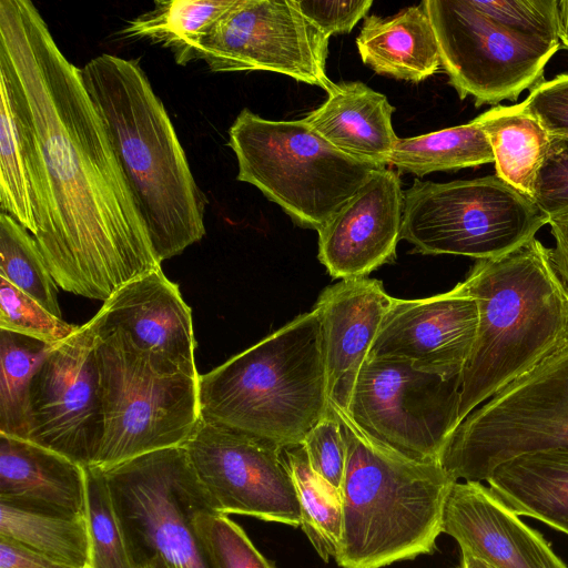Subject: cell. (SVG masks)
Instances as JSON below:
<instances>
[{
	"mask_svg": "<svg viewBox=\"0 0 568 568\" xmlns=\"http://www.w3.org/2000/svg\"><path fill=\"white\" fill-rule=\"evenodd\" d=\"M184 447L212 511L301 526L284 447L202 420Z\"/></svg>",
	"mask_w": 568,
	"mask_h": 568,
	"instance_id": "5bb4252c",
	"label": "cell"
},
{
	"mask_svg": "<svg viewBox=\"0 0 568 568\" xmlns=\"http://www.w3.org/2000/svg\"><path fill=\"white\" fill-rule=\"evenodd\" d=\"M85 517L91 541L92 568H135L126 534L104 471L85 467Z\"/></svg>",
	"mask_w": 568,
	"mask_h": 568,
	"instance_id": "d6a6232c",
	"label": "cell"
},
{
	"mask_svg": "<svg viewBox=\"0 0 568 568\" xmlns=\"http://www.w3.org/2000/svg\"><path fill=\"white\" fill-rule=\"evenodd\" d=\"M89 324L97 337H120L162 371L200 375L191 308L162 268L122 285Z\"/></svg>",
	"mask_w": 568,
	"mask_h": 568,
	"instance_id": "2e32d148",
	"label": "cell"
},
{
	"mask_svg": "<svg viewBox=\"0 0 568 568\" xmlns=\"http://www.w3.org/2000/svg\"><path fill=\"white\" fill-rule=\"evenodd\" d=\"M103 432L95 335L87 322L54 345L34 373L27 439L90 466Z\"/></svg>",
	"mask_w": 568,
	"mask_h": 568,
	"instance_id": "9a60e30c",
	"label": "cell"
},
{
	"mask_svg": "<svg viewBox=\"0 0 568 568\" xmlns=\"http://www.w3.org/2000/svg\"><path fill=\"white\" fill-rule=\"evenodd\" d=\"M235 0H158L128 21L124 38L146 40L169 49L178 64L199 60L201 42Z\"/></svg>",
	"mask_w": 568,
	"mask_h": 568,
	"instance_id": "4316f807",
	"label": "cell"
},
{
	"mask_svg": "<svg viewBox=\"0 0 568 568\" xmlns=\"http://www.w3.org/2000/svg\"><path fill=\"white\" fill-rule=\"evenodd\" d=\"M555 246L550 248L551 261L568 287V214L549 220Z\"/></svg>",
	"mask_w": 568,
	"mask_h": 568,
	"instance_id": "b9f144b4",
	"label": "cell"
},
{
	"mask_svg": "<svg viewBox=\"0 0 568 568\" xmlns=\"http://www.w3.org/2000/svg\"><path fill=\"white\" fill-rule=\"evenodd\" d=\"M303 446L312 469L341 491L346 446L339 420L331 404L327 414L306 435Z\"/></svg>",
	"mask_w": 568,
	"mask_h": 568,
	"instance_id": "8d00e7d4",
	"label": "cell"
},
{
	"mask_svg": "<svg viewBox=\"0 0 568 568\" xmlns=\"http://www.w3.org/2000/svg\"><path fill=\"white\" fill-rule=\"evenodd\" d=\"M549 219L497 175L446 183L416 179L404 191L400 240L422 254L488 260L535 237Z\"/></svg>",
	"mask_w": 568,
	"mask_h": 568,
	"instance_id": "9c48e42d",
	"label": "cell"
},
{
	"mask_svg": "<svg viewBox=\"0 0 568 568\" xmlns=\"http://www.w3.org/2000/svg\"><path fill=\"white\" fill-rule=\"evenodd\" d=\"M393 300L381 281L368 277L341 280L320 294L314 308L322 323L333 408L347 412L358 373Z\"/></svg>",
	"mask_w": 568,
	"mask_h": 568,
	"instance_id": "ffe728a7",
	"label": "cell"
},
{
	"mask_svg": "<svg viewBox=\"0 0 568 568\" xmlns=\"http://www.w3.org/2000/svg\"><path fill=\"white\" fill-rule=\"evenodd\" d=\"M135 568H169L165 562L159 557L154 556L150 559L135 565Z\"/></svg>",
	"mask_w": 568,
	"mask_h": 568,
	"instance_id": "f6af8a7d",
	"label": "cell"
},
{
	"mask_svg": "<svg viewBox=\"0 0 568 568\" xmlns=\"http://www.w3.org/2000/svg\"><path fill=\"white\" fill-rule=\"evenodd\" d=\"M478 324L477 304L463 283L429 297H394L368 358L409 362L445 378L460 377Z\"/></svg>",
	"mask_w": 568,
	"mask_h": 568,
	"instance_id": "e0dca14e",
	"label": "cell"
},
{
	"mask_svg": "<svg viewBox=\"0 0 568 568\" xmlns=\"http://www.w3.org/2000/svg\"><path fill=\"white\" fill-rule=\"evenodd\" d=\"M404 212L398 173L372 171L366 182L318 231V260L334 278L366 277L396 258Z\"/></svg>",
	"mask_w": 568,
	"mask_h": 568,
	"instance_id": "ac0fdd59",
	"label": "cell"
},
{
	"mask_svg": "<svg viewBox=\"0 0 568 568\" xmlns=\"http://www.w3.org/2000/svg\"><path fill=\"white\" fill-rule=\"evenodd\" d=\"M356 47L364 64L398 80L420 82L442 68L435 31L422 2L388 18L366 17Z\"/></svg>",
	"mask_w": 568,
	"mask_h": 568,
	"instance_id": "603a6c76",
	"label": "cell"
},
{
	"mask_svg": "<svg viewBox=\"0 0 568 568\" xmlns=\"http://www.w3.org/2000/svg\"><path fill=\"white\" fill-rule=\"evenodd\" d=\"M394 111L386 95L365 83L342 82L303 120L338 151L383 169L389 166L398 140L392 124Z\"/></svg>",
	"mask_w": 568,
	"mask_h": 568,
	"instance_id": "7402d4cb",
	"label": "cell"
},
{
	"mask_svg": "<svg viewBox=\"0 0 568 568\" xmlns=\"http://www.w3.org/2000/svg\"><path fill=\"white\" fill-rule=\"evenodd\" d=\"M333 409L346 446L338 566L383 568L432 554L457 480L442 464L414 462L374 444Z\"/></svg>",
	"mask_w": 568,
	"mask_h": 568,
	"instance_id": "5b68a950",
	"label": "cell"
},
{
	"mask_svg": "<svg viewBox=\"0 0 568 568\" xmlns=\"http://www.w3.org/2000/svg\"><path fill=\"white\" fill-rule=\"evenodd\" d=\"M193 528L209 568H275L227 515L201 508Z\"/></svg>",
	"mask_w": 568,
	"mask_h": 568,
	"instance_id": "836d02e7",
	"label": "cell"
},
{
	"mask_svg": "<svg viewBox=\"0 0 568 568\" xmlns=\"http://www.w3.org/2000/svg\"><path fill=\"white\" fill-rule=\"evenodd\" d=\"M462 283L476 301L478 324L460 375L459 424L568 342V287L550 248L536 237L501 256L477 260Z\"/></svg>",
	"mask_w": 568,
	"mask_h": 568,
	"instance_id": "3957f363",
	"label": "cell"
},
{
	"mask_svg": "<svg viewBox=\"0 0 568 568\" xmlns=\"http://www.w3.org/2000/svg\"><path fill=\"white\" fill-rule=\"evenodd\" d=\"M559 39L568 49V0L559 1Z\"/></svg>",
	"mask_w": 568,
	"mask_h": 568,
	"instance_id": "7bdbcfd3",
	"label": "cell"
},
{
	"mask_svg": "<svg viewBox=\"0 0 568 568\" xmlns=\"http://www.w3.org/2000/svg\"><path fill=\"white\" fill-rule=\"evenodd\" d=\"M531 201L549 219L568 214V138L551 135L540 165Z\"/></svg>",
	"mask_w": 568,
	"mask_h": 568,
	"instance_id": "74e56055",
	"label": "cell"
},
{
	"mask_svg": "<svg viewBox=\"0 0 568 568\" xmlns=\"http://www.w3.org/2000/svg\"><path fill=\"white\" fill-rule=\"evenodd\" d=\"M497 27L526 41L560 45L558 0H469Z\"/></svg>",
	"mask_w": 568,
	"mask_h": 568,
	"instance_id": "e575fe53",
	"label": "cell"
},
{
	"mask_svg": "<svg viewBox=\"0 0 568 568\" xmlns=\"http://www.w3.org/2000/svg\"><path fill=\"white\" fill-rule=\"evenodd\" d=\"M301 507V527L324 561L336 558L343 529L341 491L311 467L303 445L284 447Z\"/></svg>",
	"mask_w": 568,
	"mask_h": 568,
	"instance_id": "f546056e",
	"label": "cell"
},
{
	"mask_svg": "<svg viewBox=\"0 0 568 568\" xmlns=\"http://www.w3.org/2000/svg\"><path fill=\"white\" fill-rule=\"evenodd\" d=\"M459 568H491L483 560L474 557L473 555L462 551V559Z\"/></svg>",
	"mask_w": 568,
	"mask_h": 568,
	"instance_id": "ee69618b",
	"label": "cell"
},
{
	"mask_svg": "<svg viewBox=\"0 0 568 568\" xmlns=\"http://www.w3.org/2000/svg\"><path fill=\"white\" fill-rule=\"evenodd\" d=\"M0 568H74L0 537Z\"/></svg>",
	"mask_w": 568,
	"mask_h": 568,
	"instance_id": "60d3db41",
	"label": "cell"
},
{
	"mask_svg": "<svg viewBox=\"0 0 568 568\" xmlns=\"http://www.w3.org/2000/svg\"><path fill=\"white\" fill-rule=\"evenodd\" d=\"M236 180L252 184L304 229L320 231L366 182L372 164L338 151L303 119L243 109L229 129Z\"/></svg>",
	"mask_w": 568,
	"mask_h": 568,
	"instance_id": "8992f818",
	"label": "cell"
},
{
	"mask_svg": "<svg viewBox=\"0 0 568 568\" xmlns=\"http://www.w3.org/2000/svg\"><path fill=\"white\" fill-rule=\"evenodd\" d=\"M85 90L162 263L205 235V196L171 119L134 60L102 53L81 68Z\"/></svg>",
	"mask_w": 568,
	"mask_h": 568,
	"instance_id": "7a4b0ae2",
	"label": "cell"
},
{
	"mask_svg": "<svg viewBox=\"0 0 568 568\" xmlns=\"http://www.w3.org/2000/svg\"><path fill=\"white\" fill-rule=\"evenodd\" d=\"M327 54L328 38L292 0H235L204 37L199 60L212 72H275L328 94L336 83Z\"/></svg>",
	"mask_w": 568,
	"mask_h": 568,
	"instance_id": "4fadbf2b",
	"label": "cell"
},
{
	"mask_svg": "<svg viewBox=\"0 0 568 568\" xmlns=\"http://www.w3.org/2000/svg\"><path fill=\"white\" fill-rule=\"evenodd\" d=\"M460 377L445 378L394 358L362 366L346 417L368 440L399 456L440 464L459 425Z\"/></svg>",
	"mask_w": 568,
	"mask_h": 568,
	"instance_id": "30bf717a",
	"label": "cell"
},
{
	"mask_svg": "<svg viewBox=\"0 0 568 568\" xmlns=\"http://www.w3.org/2000/svg\"><path fill=\"white\" fill-rule=\"evenodd\" d=\"M437 39L440 67L459 98L476 106L516 101L544 80L559 45L520 39L475 10L469 0L422 1Z\"/></svg>",
	"mask_w": 568,
	"mask_h": 568,
	"instance_id": "7c38bea8",
	"label": "cell"
},
{
	"mask_svg": "<svg viewBox=\"0 0 568 568\" xmlns=\"http://www.w3.org/2000/svg\"><path fill=\"white\" fill-rule=\"evenodd\" d=\"M491 162L493 149L475 119L417 136L398 138L389 158V165L399 173H413L416 176Z\"/></svg>",
	"mask_w": 568,
	"mask_h": 568,
	"instance_id": "83f0119b",
	"label": "cell"
},
{
	"mask_svg": "<svg viewBox=\"0 0 568 568\" xmlns=\"http://www.w3.org/2000/svg\"><path fill=\"white\" fill-rule=\"evenodd\" d=\"M0 537L74 568H92L87 517L44 514L0 501Z\"/></svg>",
	"mask_w": 568,
	"mask_h": 568,
	"instance_id": "f1b7e54d",
	"label": "cell"
},
{
	"mask_svg": "<svg viewBox=\"0 0 568 568\" xmlns=\"http://www.w3.org/2000/svg\"><path fill=\"white\" fill-rule=\"evenodd\" d=\"M0 99V205L33 235L37 150L23 109L1 71Z\"/></svg>",
	"mask_w": 568,
	"mask_h": 568,
	"instance_id": "484cf974",
	"label": "cell"
},
{
	"mask_svg": "<svg viewBox=\"0 0 568 568\" xmlns=\"http://www.w3.org/2000/svg\"><path fill=\"white\" fill-rule=\"evenodd\" d=\"M78 327L53 315L0 277V329L54 346L71 336Z\"/></svg>",
	"mask_w": 568,
	"mask_h": 568,
	"instance_id": "d590c367",
	"label": "cell"
},
{
	"mask_svg": "<svg viewBox=\"0 0 568 568\" xmlns=\"http://www.w3.org/2000/svg\"><path fill=\"white\" fill-rule=\"evenodd\" d=\"M103 432L90 466L184 446L201 417L199 377L160 369L115 335L95 336Z\"/></svg>",
	"mask_w": 568,
	"mask_h": 568,
	"instance_id": "ba28073f",
	"label": "cell"
},
{
	"mask_svg": "<svg viewBox=\"0 0 568 568\" xmlns=\"http://www.w3.org/2000/svg\"><path fill=\"white\" fill-rule=\"evenodd\" d=\"M0 501L50 515L84 517L85 467L28 439L0 434Z\"/></svg>",
	"mask_w": 568,
	"mask_h": 568,
	"instance_id": "44dd1931",
	"label": "cell"
},
{
	"mask_svg": "<svg viewBox=\"0 0 568 568\" xmlns=\"http://www.w3.org/2000/svg\"><path fill=\"white\" fill-rule=\"evenodd\" d=\"M486 481L491 494L517 516L538 519L568 535V448L508 460Z\"/></svg>",
	"mask_w": 568,
	"mask_h": 568,
	"instance_id": "cb8c5ba5",
	"label": "cell"
},
{
	"mask_svg": "<svg viewBox=\"0 0 568 568\" xmlns=\"http://www.w3.org/2000/svg\"><path fill=\"white\" fill-rule=\"evenodd\" d=\"M52 347L0 329V434L27 439L31 381Z\"/></svg>",
	"mask_w": 568,
	"mask_h": 568,
	"instance_id": "4dcf8cb0",
	"label": "cell"
},
{
	"mask_svg": "<svg viewBox=\"0 0 568 568\" xmlns=\"http://www.w3.org/2000/svg\"><path fill=\"white\" fill-rule=\"evenodd\" d=\"M101 469L135 565L156 556L169 568H209L195 537L193 517L210 506L184 446Z\"/></svg>",
	"mask_w": 568,
	"mask_h": 568,
	"instance_id": "8fae6325",
	"label": "cell"
},
{
	"mask_svg": "<svg viewBox=\"0 0 568 568\" xmlns=\"http://www.w3.org/2000/svg\"><path fill=\"white\" fill-rule=\"evenodd\" d=\"M0 277L62 318L58 284L33 235L9 214H0Z\"/></svg>",
	"mask_w": 568,
	"mask_h": 568,
	"instance_id": "1f68e13d",
	"label": "cell"
},
{
	"mask_svg": "<svg viewBox=\"0 0 568 568\" xmlns=\"http://www.w3.org/2000/svg\"><path fill=\"white\" fill-rule=\"evenodd\" d=\"M524 102L551 135L568 138V73L541 81Z\"/></svg>",
	"mask_w": 568,
	"mask_h": 568,
	"instance_id": "f35d334b",
	"label": "cell"
},
{
	"mask_svg": "<svg viewBox=\"0 0 568 568\" xmlns=\"http://www.w3.org/2000/svg\"><path fill=\"white\" fill-rule=\"evenodd\" d=\"M197 388L202 422L282 447L303 445L329 409L318 312L297 315L199 375Z\"/></svg>",
	"mask_w": 568,
	"mask_h": 568,
	"instance_id": "277c9868",
	"label": "cell"
},
{
	"mask_svg": "<svg viewBox=\"0 0 568 568\" xmlns=\"http://www.w3.org/2000/svg\"><path fill=\"white\" fill-rule=\"evenodd\" d=\"M475 120L493 149L496 175L531 200L536 175L550 146L551 134L525 102L494 106Z\"/></svg>",
	"mask_w": 568,
	"mask_h": 568,
	"instance_id": "d4e9b609",
	"label": "cell"
},
{
	"mask_svg": "<svg viewBox=\"0 0 568 568\" xmlns=\"http://www.w3.org/2000/svg\"><path fill=\"white\" fill-rule=\"evenodd\" d=\"M0 71L36 144L33 237L58 286L104 302L162 268L81 69L29 0L0 1Z\"/></svg>",
	"mask_w": 568,
	"mask_h": 568,
	"instance_id": "6da1fadb",
	"label": "cell"
},
{
	"mask_svg": "<svg viewBox=\"0 0 568 568\" xmlns=\"http://www.w3.org/2000/svg\"><path fill=\"white\" fill-rule=\"evenodd\" d=\"M568 448V342L475 408L454 430L442 466L483 481L527 454Z\"/></svg>",
	"mask_w": 568,
	"mask_h": 568,
	"instance_id": "52a82bcc",
	"label": "cell"
},
{
	"mask_svg": "<svg viewBox=\"0 0 568 568\" xmlns=\"http://www.w3.org/2000/svg\"><path fill=\"white\" fill-rule=\"evenodd\" d=\"M443 532L491 568H568L546 539L480 481H456L447 496Z\"/></svg>",
	"mask_w": 568,
	"mask_h": 568,
	"instance_id": "d6986e66",
	"label": "cell"
},
{
	"mask_svg": "<svg viewBox=\"0 0 568 568\" xmlns=\"http://www.w3.org/2000/svg\"><path fill=\"white\" fill-rule=\"evenodd\" d=\"M292 1L298 11L328 39L334 34L349 33L362 18H366L373 4L372 0Z\"/></svg>",
	"mask_w": 568,
	"mask_h": 568,
	"instance_id": "ab89813d",
	"label": "cell"
}]
</instances>
